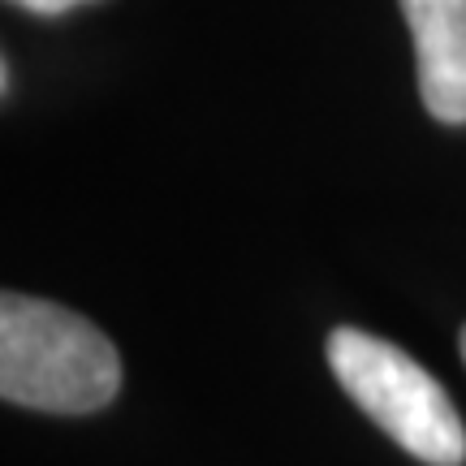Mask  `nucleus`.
<instances>
[{"label": "nucleus", "instance_id": "obj_1", "mask_svg": "<svg viewBox=\"0 0 466 466\" xmlns=\"http://www.w3.org/2000/svg\"><path fill=\"white\" fill-rule=\"evenodd\" d=\"M121 389V354L91 319L31 294L0 299V398L48 410L91 415Z\"/></svg>", "mask_w": 466, "mask_h": 466}, {"label": "nucleus", "instance_id": "obj_2", "mask_svg": "<svg viewBox=\"0 0 466 466\" xmlns=\"http://www.w3.org/2000/svg\"><path fill=\"white\" fill-rule=\"evenodd\" d=\"M329 367L350 401L410 458L428 466L466 462V428L458 406L432 371L419 367L401 346L363 329H333Z\"/></svg>", "mask_w": 466, "mask_h": 466}, {"label": "nucleus", "instance_id": "obj_3", "mask_svg": "<svg viewBox=\"0 0 466 466\" xmlns=\"http://www.w3.org/2000/svg\"><path fill=\"white\" fill-rule=\"evenodd\" d=\"M415 35V66L423 108L466 126V0H401Z\"/></svg>", "mask_w": 466, "mask_h": 466}, {"label": "nucleus", "instance_id": "obj_4", "mask_svg": "<svg viewBox=\"0 0 466 466\" xmlns=\"http://www.w3.org/2000/svg\"><path fill=\"white\" fill-rule=\"evenodd\" d=\"M17 9H26V14H66L74 5H86V0H9Z\"/></svg>", "mask_w": 466, "mask_h": 466}, {"label": "nucleus", "instance_id": "obj_5", "mask_svg": "<svg viewBox=\"0 0 466 466\" xmlns=\"http://www.w3.org/2000/svg\"><path fill=\"white\" fill-rule=\"evenodd\" d=\"M458 346H462V363H466V329H462V337H458Z\"/></svg>", "mask_w": 466, "mask_h": 466}]
</instances>
